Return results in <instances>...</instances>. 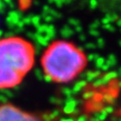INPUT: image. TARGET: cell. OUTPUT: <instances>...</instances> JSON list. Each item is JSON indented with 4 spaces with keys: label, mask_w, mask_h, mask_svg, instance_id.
Segmentation results:
<instances>
[{
    "label": "cell",
    "mask_w": 121,
    "mask_h": 121,
    "mask_svg": "<svg viewBox=\"0 0 121 121\" xmlns=\"http://www.w3.org/2000/svg\"><path fill=\"white\" fill-rule=\"evenodd\" d=\"M44 75L55 83H68L86 68L85 53L73 43L56 40L48 45L40 59Z\"/></svg>",
    "instance_id": "6da1fadb"
},
{
    "label": "cell",
    "mask_w": 121,
    "mask_h": 121,
    "mask_svg": "<svg viewBox=\"0 0 121 121\" xmlns=\"http://www.w3.org/2000/svg\"><path fill=\"white\" fill-rule=\"evenodd\" d=\"M35 63V48L18 36L0 39V90L21 84Z\"/></svg>",
    "instance_id": "7a4b0ae2"
},
{
    "label": "cell",
    "mask_w": 121,
    "mask_h": 121,
    "mask_svg": "<svg viewBox=\"0 0 121 121\" xmlns=\"http://www.w3.org/2000/svg\"><path fill=\"white\" fill-rule=\"evenodd\" d=\"M0 121H56L43 114L27 111L11 103L0 104Z\"/></svg>",
    "instance_id": "3957f363"
}]
</instances>
